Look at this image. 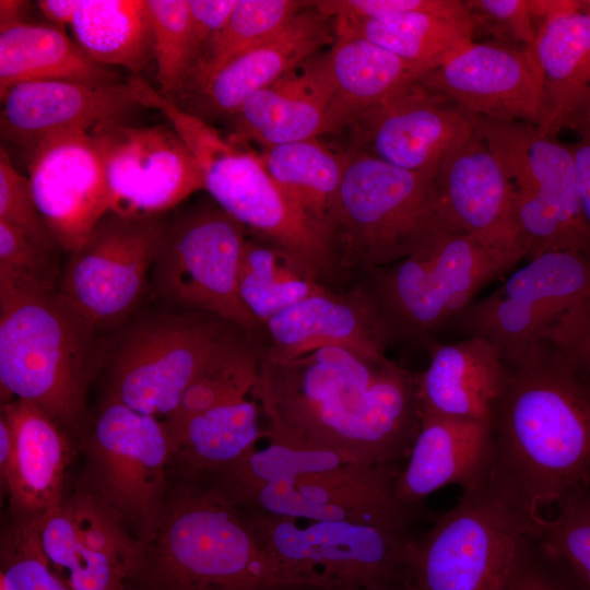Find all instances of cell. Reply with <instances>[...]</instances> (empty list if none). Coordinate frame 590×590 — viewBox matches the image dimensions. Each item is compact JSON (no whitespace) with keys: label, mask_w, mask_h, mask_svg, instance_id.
I'll use <instances>...</instances> for the list:
<instances>
[{"label":"cell","mask_w":590,"mask_h":590,"mask_svg":"<svg viewBox=\"0 0 590 590\" xmlns=\"http://www.w3.org/2000/svg\"><path fill=\"white\" fill-rule=\"evenodd\" d=\"M421 82L477 117L541 120L543 79L534 45L473 42Z\"/></svg>","instance_id":"obj_21"},{"label":"cell","mask_w":590,"mask_h":590,"mask_svg":"<svg viewBox=\"0 0 590 590\" xmlns=\"http://www.w3.org/2000/svg\"><path fill=\"white\" fill-rule=\"evenodd\" d=\"M334 34L359 36L428 73L473 43L469 13L411 12L378 20H332Z\"/></svg>","instance_id":"obj_34"},{"label":"cell","mask_w":590,"mask_h":590,"mask_svg":"<svg viewBox=\"0 0 590 590\" xmlns=\"http://www.w3.org/2000/svg\"><path fill=\"white\" fill-rule=\"evenodd\" d=\"M168 223L109 211L70 252L58 293L94 329L119 322L143 295Z\"/></svg>","instance_id":"obj_14"},{"label":"cell","mask_w":590,"mask_h":590,"mask_svg":"<svg viewBox=\"0 0 590 590\" xmlns=\"http://www.w3.org/2000/svg\"><path fill=\"white\" fill-rule=\"evenodd\" d=\"M324 54L332 86L328 133L420 81L426 72L366 38L334 34Z\"/></svg>","instance_id":"obj_31"},{"label":"cell","mask_w":590,"mask_h":590,"mask_svg":"<svg viewBox=\"0 0 590 590\" xmlns=\"http://www.w3.org/2000/svg\"><path fill=\"white\" fill-rule=\"evenodd\" d=\"M234 332L209 358L164 420L170 438L191 416L215 405L246 398L258 377L263 351L252 335Z\"/></svg>","instance_id":"obj_38"},{"label":"cell","mask_w":590,"mask_h":590,"mask_svg":"<svg viewBox=\"0 0 590 590\" xmlns=\"http://www.w3.org/2000/svg\"><path fill=\"white\" fill-rule=\"evenodd\" d=\"M241 509L269 556L276 590H414L418 538L411 530Z\"/></svg>","instance_id":"obj_5"},{"label":"cell","mask_w":590,"mask_h":590,"mask_svg":"<svg viewBox=\"0 0 590 590\" xmlns=\"http://www.w3.org/2000/svg\"><path fill=\"white\" fill-rule=\"evenodd\" d=\"M71 81L90 85L121 83L109 67L92 60L62 28L25 22L0 30V97L20 83Z\"/></svg>","instance_id":"obj_32"},{"label":"cell","mask_w":590,"mask_h":590,"mask_svg":"<svg viewBox=\"0 0 590 590\" xmlns=\"http://www.w3.org/2000/svg\"><path fill=\"white\" fill-rule=\"evenodd\" d=\"M1 138L25 152L54 134L90 132L142 107L128 82L90 85L71 81H32L1 97Z\"/></svg>","instance_id":"obj_23"},{"label":"cell","mask_w":590,"mask_h":590,"mask_svg":"<svg viewBox=\"0 0 590 590\" xmlns=\"http://www.w3.org/2000/svg\"><path fill=\"white\" fill-rule=\"evenodd\" d=\"M446 224L517 266L526 258L516 217L515 188L474 131L441 164L435 179Z\"/></svg>","instance_id":"obj_22"},{"label":"cell","mask_w":590,"mask_h":590,"mask_svg":"<svg viewBox=\"0 0 590 590\" xmlns=\"http://www.w3.org/2000/svg\"><path fill=\"white\" fill-rule=\"evenodd\" d=\"M332 86L324 54L259 90L231 117L233 139L261 149L328 133Z\"/></svg>","instance_id":"obj_27"},{"label":"cell","mask_w":590,"mask_h":590,"mask_svg":"<svg viewBox=\"0 0 590 590\" xmlns=\"http://www.w3.org/2000/svg\"><path fill=\"white\" fill-rule=\"evenodd\" d=\"M474 131L515 188L526 258L547 251H573L590 258V224L582 209L569 143L523 121L476 116Z\"/></svg>","instance_id":"obj_8"},{"label":"cell","mask_w":590,"mask_h":590,"mask_svg":"<svg viewBox=\"0 0 590 590\" xmlns=\"http://www.w3.org/2000/svg\"><path fill=\"white\" fill-rule=\"evenodd\" d=\"M86 481L141 542L155 533L167 500L172 438L164 421L106 399L86 442Z\"/></svg>","instance_id":"obj_11"},{"label":"cell","mask_w":590,"mask_h":590,"mask_svg":"<svg viewBox=\"0 0 590 590\" xmlns=\"http://www.w3.org/2000/svg\"><path fill=\"white\" fill-rule=\"evenodd\" d=\"M399 464L354 462L266 483L237 506L310 521H346L410 530L425 511L396 495Z\"/></svg>","instance_id":"obj_18"},{"label":"cell","mask_w":590,"mask_h":590,"mask_svg":"<svg viewBox=\"0 0 590 590\" xmlns=\"http://www.w3.org/2000/svg\"><path fill=\"white\" fill-rule=\"evenodd\" d=\"M315 269L293 252L247 238L239 266V298L261 328L273 316L326 288Z\"/></svg>","instance_id":"obj_37"},{"label":"cell","mask_w":590,"mask_h":590,"mask_svg":"<svg viewBox=\"0 0 590 590\" xmlns=\"http://www.w3.org/2000/svg\"><path fill=\"white\" fill-rule=\"evenodd\" d=\"M33 520L43 555L71 590H138L142 543L86 480Z\"/></svg>","instance_id":"obj_16"},{"label":"cell","mask_w":590,"mask_h":590,"mask_svg":"<svg viewBox=\"0 0 590 590\" xmlns=\"http://www.w3.org/2000/svg\"><path fill=\"white\" fill-rule=\"evenodd\" d=\"M13 459V438L7 418L0 417V476L2 486L5 483Z\"/></svg>","instance_id":"obj_52"},{"label":"cell","mask_w":590,"mask_h":590,"mask_svg":"<svg viewBox=\"0 0 590 590\" xmlns=\"http://www.w3.org/2000/svg\"><path fill=\"white\" fill-rule=\"evenodd\" d=\"M0 221L52 255L60 248L35 203L27 177L14 168L3 146L0 150Z\"/></svg>","instance_id":"obj_44"},{"label":"cell","mask_w":590,"mask_h":590,"mask_svg":"<svg viewBox=\"0 0 590 590\" xmlns=\"http://www.w3.org/2000/svg\"><path fill=\"white\" fill-rule=\"evenodd\" d=\"M263 357L283 362L326 346L385 354L393 327L371 292L327 287L273 316L263 327Z\"/></svg>","instance_id":"obj_24"},{"label":"cell","mask_w":590,"mask_h":590,"mask_svg":"<svg viewBox=\"0 0 590 590\" xmlns=\"http://www.w3.org/2000/svg\"><path fill=\"white\" fill-rule=\"evenodd\" d=\"M334 37L333 21L311 1L279 32L233 58L181 97L187 103L178 106L190 103L182 109L202 119L231 118L248 97L332 45Z\"/></svg>","instance_id":"obj_25"},{"label":"cell","mask_w":590,"mask_h":590,"mask_svg":"<svg viewBox=\"0 0 590 590\" xmlns=\"http://www.w3.org/2000/svg\"><path fill=\"white\" fill-rule=\"evenodd\" d=\"M491 441L489 425L422 414L408 463L397 480V498L423 506L427 496L444 486L474 484L484 477Z\"/></svg>","instance_id":"obj_30"},{"label":"cell","mask_w":590,"mask_h":590,"mask_svg":"<svg viewBox=\"0 0 590 590\" xmlns=\"http://www.w3.org/2000/svg\"><path fill=\"white\" fill-rule=\"evenodd\" d=\"M474 238L449 233L390 267L369 270L393 329L416 335L455 319L488 282L514 268Z\"/></svg>","instance_id":"obj_13"},{"label":"cell","mask_w":590,"mask_h":590,"mask_svg":"<svg viewBox=\"0 0 590 590\" xmlns=\"http://www.w3.org/2000/svg\"><path fill=\"white\" fill-rule=\"evenodd\" d=\"M534 50L543 79L538 127L556 137L590 116V0H570L539 30Z\"/></svg>","instance_id":"obj_29"},{"label":"cell","mask_w":590,"mask_h":590,"mask_svg":"<svg viewBox=\"0 0 590 590\" xmlns=\"http://www.w3.org/2000/svg\"><path fill=\"white\" fill-rule=\"evenodd\" d=\"M236 4L237 0H188L193 67L205 45L227 22Z\"/></svg>","instance_id":"obj_48"},{"label":"cell","mask_w":590,"mask_h":590,"mask_svg":"<svg viewBox=\"0 0 590 590\" xmlns=\"http://www.w3.org/2000/svg\"><path fill=\"white\" fill-rule=\"evenodd\" d=\"M138 590H276L247 514L214 486L178 479L160 524L142 543Z\"/></svg>","instance_id":"obj_3"},{"label":"cell","mask_w":590,"mask_h":590,"mask_svg":"<svg viewBox=\"0 0 590 590\" xmlns=\"http://www.w3.org/2000/svg\"><path fill=\"white\" fill-rule=\"evenodd\" d=\"M247 229L214 201L169 221L152 268L161 296L215 316L253 335L260 324L243 305L238 273Z\"/></svg>","instance_id":"obj_10"},{"label":"cell","mask_w":590,"mask_h":590,"mask_svg":"<svg viewBox=\"0 0 590 590\" xmlns=\"http://www.w3.org/2000/svg\"><path fill=\"white\" fill-rule=\"evenodd\" d=\"M534 534L590 590V488L559 503L554 515L540 521Z\"/></svg>","instance_id":"obj_42"},{"label":"cell","mask_w":590,"mask_h":590,"mask_svg":"<svg viewBox=\"0 0 590 590\" xmlns=\"http://www.w3.org/2000/svg\"><path fill=\"white\" fill-rule=\"evenodd\" d=\"M23 153L42 216L60 248L75 250L110 211L105 168L90 133L54 134Z\"/></svg>","instance_id":"obj_20"},{"label":"cell","mask_w":590,"mask_h":590,"mask_svg":"<svg viewBox=\"0 0 590 590\" xmlns=\"http://www.w3.org/2000/svg\"><path fill=\"white\" fill-rule=\"evenodd\" d=\"M476 116L421 80L365 111L344 131L350 149L393 166L437 175L474 133Z\"/></svg>","instance_id":"obj_19"},{"label":"cell","mask_w":590,"mask_h":590,"mask_svg":"<svg viewBox=\"0 0 590 590\" xmlns=\"http://www.w3.org/2000/svg\"><path fill=\"white\" fill-rule=\"evenodd\" d=\"M258 153L286 198L328 234L329 212L342 181L347 151H337L315 138Z\"/></svg>","instance_id":"obj_36"},{"label":"cell","mask_w":590,"mask_h":590,"mask_svg":"<svg viewBox=\"0 0 590 590\" xmlns=\"http://www.w3.org/2000/svg\"><path fill=\"white\" fill-rule=\"evenodd\" d=\"M1 414L13 438L12 465L3 484L11 518L37 519L64 497L68 439L62 427L33 402L9 400Z\"/></svg>","instance_id":"obj_28"},{"label":"cell","mask_w":590,"mask_h":590,"mask_svg":"<svg viewBox=\"0 0 590 590\" xmlns=\"http://www.w3.org/2000/svg\"><path fill=\"white\" fill-rule=\"evenodd\" d=\"M95 329L58 292L0 300V385L9 399L43 409L61 427L85 412Z\"/></svg>","instance_id":"obj_7"},{"label":"cell","mask_w":590,"mask_h":590,"mask_svg":"<svg viewBox=\"0 0 590 590\" xmlns=\"http://www.w3.org/2000/svg\"><path fill=\"white\" fill-rule=\"evenodd\" d=\"M534 521L484 477L418 538L414 590H508L522 538Z\"/></svg>","instance_id":"obj_9"},{"label":"cell","mask_w":590,"mask_h":590,"mask_svg":"<svg viewBox=\"0 0 590 590\" xmlns=\"http://www.w3.org/2000/svg\"><path fill=\"white\" fill-rule=\"evenodd\" d=\"M310 3L302 0H237L227 22L203 48L175 102L198 88L233 58L279 32Z\"/></svg>","instance_id":"obj_39"},{"label":"cell","mask_w":590,"mask_h":590,"mask_svg":"<svg viewBox=\"0 0 590 590\" xmlns=\"http://www.w3.org/2000/svg\"><path fill=\"white\" fill-rule=\"evenodd\" d=\"M251 394L270 442L364 465L399 464L421 427L417 374L385 354L326 346L283 362L262 355Z\"/></svg>","instance_id":"obj_1"},{"label":"cell","mask_w":590,"mask_h":590,"mask_svg":"<svg viewBox=\"0 0 590 590\" xmlns=\"http://www.w3.org/2000/svg\"><path fill=\"white\" fill-rule=\"evenodd\" d=\"M237 330L199 311L141 321L113 357L106 399L166 418L209 358Z\"/></svg>","instance_id":"obj_12"},{"label":"cell","mask_w":590,"mask_h":590,"mask_svg":"<svg viewBox=\"0 0 590 590\" xmlns=\"http://www.w3.org/2000/svg\"><path fill=\"white\" fill-rule=\"evenodd\" d=\"M573 130L578 133L579 139L569 145L582 209L590 224V116L578 122Z\"/></svg>","instance_id":"obj_49"},{"label":"cell","mask_w":590,"mask_h":590,"mask_svg":"<svg viewBox=\"0 0 590 590\" xmlns=\"http://www.w3.org/2000/svg\"><path fill=\"white\" fill-rule=\"evenodd\" d=\"M588 304L590 258L573 251H547L528 260L455 320L465 337L494 343L507 358L540 343L563 315Z\"/></svg>","instance_id":"obj_15"},{"label":"cell","mask_w":590,"mask_h":590,"mask_svg":"<svg viewBox=\"0 0 590 590\" xmlns=\"http://www.w3.org/2000/svg\"><path fill=\"white\" fill-rule=\"evenodd\" d=\"M54 255L0 221V300L58 292Z\"/></svg>","instance_id":"obj_41"},{"label":"cell","mask_w":590,"mask_h":590,"mask_svg":"<svg viewBox=\"0 0 590 590\" xmlns=\"http://www.w3.org/2000/svg\"><path fill=\"white\" fill-rule=\"evenodd\" d=\"M316 8L331 20L367 21L411 12L467 13L461 0H320Z\"/></svg>","instance_id":"obj_46"},{"label":"cell","mask_w":590,"mask_h":590,"mask_svg":"<svg viewBox=\"0 0 590 590\" xmlns=\"http://www.w3.org/2000/svg\"><path fill=\"white\" fill-rule=\"evenodd\" d=\"M507 375L502 350L483 338L434 344L427 368L417 374L422 414L492 426Z\"/></svg>","instance_id":"obj_26"},{"label":"cell","mask_w":590,"mask_h":590,"mask_svg":"<svg viewBox=\"0 0 590 590\" xmlns=\"http://www.w3.org/2000/svg\"><path fill=\"white\" fill-rule=\"evenodd\" d=\"M263 437L256 400L228 401L188 418L172 436L178 479L200 480L236 462Z\"/></svg>","instance_id":"obj_33"},{"label":"cell","mask_w":590,"mask_h":590,"mask_svg":"<svg viewBox=\"0 0 590 590\" xmlns=\"http://www.w3.org/2000/svg\"><path fill=\"white\" fill-rule=\"evenodd\" d=\"M0 548V590H71L43 555L33 519L10 518Z\"/></svg>","instance_id":"obj_43"},{"label":"cell","mask_w":590,"mask_h":590,"mask_svg":"<svg viewBox=\"0 0 590 590\" xmlns=\"http://www.w3.org/2000/svg\"><path fill=\"white\" fill-rule=\"evenodd\" d=\"M505 362L484 479L540 521L590 488V378L544 341Z\"/></svg>","instance_id":"obj_2"},{"label":"cell","mask_w":590,"mask_h":590,"mask_svg":"<svg viewBox=\"0 0 590 590\" xmlns=\"http://www.w3.org/2000/svg\"><path fill=\"white\" fill-rule=\"evenodd\" d=\"M71 28L75 43L102 66L141 75L154 59L146 0H82Z\"/></svg>","instance_id":"obj_35"},{"label":"cell","mask_w":590,"mask_h":590,"mask_svg":"<svg viewBox=\"0 0 590 590\" xmlns=\"http://www.w3.org/2000/svg\"><path fill=\"white\" fill-rule=\"evenodd\" d=\"M142 107L158 110L180 135L203 177V189L256 238L293 252L322 278L337 263L327 232L304 215L267 172L259 153L131 75Z\"/></svg>","instance_id":"obj_4"},{"label":"cell","mask_w":590,"mask_h":590,"mask_svg":"<svg viewBox=\"0 0 590 590\" xmlns=\"http://www.w3.org/2000/svg\"><path fill=\"white\" fill-rule=\"evenodd\" d=\"M542 341L590 378V304L563 315L544 332Z\"/></svg>","instance_id":"obj_47"},{"label":"cell","mask_w":590,"mask_h":590,"mask_svg":"<svg viewBox=\"0 0 590 590\" xmlns=\"http://www.w3.org/2000/svg\"><path fill=\"white\" fill-rule=\"evenodd\" d=\"M157 91L175 102L193 67L188 0H146Z\"/></svg>","instance_id":"obj_40"},{"label":"cell","mask_w":590,"mask_h":590,"mask_svg":"<svg viewBox=\"0 0 590 590\" xmlns=\"http://www.w3.org/2000/svg\"><path fill=\"white\" fill-rule=\"evenodd\" d=\"M82 0H39L37 7L42 14L59 28L72 24Z\"/></svg>","instance_id":"obj_50"},{"label":"cell","mask_w":590,"mask_h":590,"mask_svg":"<svg viewBox=\"0 0 590 590\" xmlns=\"http://www.w3.org/2000/svg\"><path fill=\"white\" fill-rule=\"evenodd\" d=\"M88 133L103 161L111 212L164 215L203 189L196 160L169 123L137 127L109 120Z\"/></svg>","instance_id":"obj_17"},{"label":"cell","mask_w":590,"mask_h":590,"mask_svg":"<svg viewBox=\"0 0 590 590\" xmlns=\"http://www.w3.org/2000/svg\"><path fill=\"white\" fill-rule=\"evenodd\" d=\"M30 2L21 0L0 1V30L15 24L32 22L28 20Z\"/></svg>","instance_id":"obj_51"},{"label":"cell","mask_w":590,"mask_h":590,"mask_svg":"<svg viewBox=\"0 0 590 590\" xmlns=\"http://www.w3.org/2000/svg\"><path fill=\"white\" fill-rule=\"evenodd\" d=\"M346 151L328 221L337 261L368 270L381 268L453 233L439 211L436 175L410 172L350 148Z\"/></svg>","instance_id":"obj_6"},{"label":"cell","mask_w":590,"mask_h":590,"mask_svg":"<svg viewBox=\"0 0 590 590\" xmlns=\"http://www.w3.org/2000/svg\"><path fill=\"white\" fill-rule=\"evenodd\" d=\"M474 35H488L493 40L533 46L536 33L528 0H465Z\"/></svg>","instance_id":"obj_45"}]
</instances>
